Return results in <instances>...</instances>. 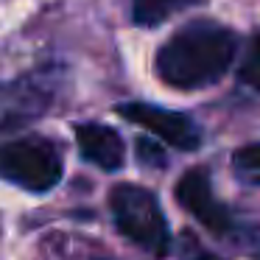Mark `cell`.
Returning <instances> with one entry per match:
<instances>
[{"mask_svg":"<svg viewBox=\"0 0 260 260\" xmlns=\"http://www.w3.org/2000/svg\"><path fill=\"white\" fill-rule=\"evenodd\" d=\"M232 171L241 182L260 187V143H249L241 146L232 154Z\"/></svg>","mask_w":260,"mask_h":260,"instance_id":"ba28073f","label":"cell"},{"mask_svg":"<svg viewBox=\"0 0 260 260\" xmlns=\"http://www.w3.org/2000/svg\"><path fill=\"white\" fill-rule=\"evenodd\" d=\"M137 157H140V162H146V165H165V151L159 148L157 140L140 137V140H137Z\"/></svg>","mask_w":260,"mask_h":260,"instance_id":"30bf717a","label":"cell"},{"mask_svg":"<svg viewBox=\"0 0 260 260\" xmlns=\"http://www.w3.org/2000/svg\"><path fill=\"white\" fill-rule=\"evenodd\" d=\"M238 53V37L224 25L196 20L187 23L157 51L154 73L176 90H202L230 70Z\"/></svg>","mask_w":260,"mask_h":260,"instance_id":"6da1fadb","label":"cell"},{"mask_svg":"<svg viewBox=\"0 0 260 260\" xmlns=\"http://www.w3.org/2000/svg\"><path fill=\"white\" fill-rule=\"evenodd\" d=\"M0 179L28 193H48L62 182V154L48 137L28 135L0 146Z\"/></svg>","mask_w":260,"mask_h":260,"instance_id":"3957f363","label":"cell"},{"mask_svg":"<svg viewBox=\"0 0 260 260\" xmlns=\"http://www.w3.org/2000/svg\"><path fill=\"white\" fill-rule=\"evenodd\" d=\"M76 143L87 162L98 165L101 171H120L126 162V146L115 129L104 123H79Z\"/></svg>","mask_w":260,"mask_h":260,"instance_id":"8992f818","label":"cell"},{"mask_svg":"<svg viewBox=\"0 0 260 260\" xmlns=\"http://www.w3.org/2000/svg\"><path fill=\"white\" fill-rule=\"evenodd\" d=\"M196 260H218V257H213V254H204V252H202V254H199Z\"/></svg>","mask_w":260,"mask_h":260,"instance_id":"8fae6325","label":"cell"},{"mask_svg":"<svg viewBox=\"0 0 260 260\" xmlns=\"http://www.w3.org/2000/svg\"><path fill=\"white\" fill-rule=\"evenodd\" d=\"M176 202L187 210L202 226H207L215 235L232 232V215L218 199L213 196L210 174L204 168H190L179 182H176Z\"/></svg>","mask_w":260,"mask_h":260,"instance_id":"5b68a950","label":"cell"},{"mask_svg":"<svg viewBox=\"0 0 260 260\" xmlns=\"http://www.w3.org/2000/svg\"><path fill=\"white\" fill-rule=\"evenodd\" d=\"M118 115L135 126H143L157 140L168 143V146L179 148V151H196L202 146L199 126L187 115L174 112V109H162V107L143 104V101H126L118 107Z\"/></svg>","mask_w":260,"mask_h":260,"instance_id":"277c9868","label":"cell"},{"mask_svg":"<svg viewBox=\"0 0 260 260\" xmlns=\"http://www.w3.org/2000/svg\"><path fill=\"white\" fill-rule=\"evenodd\" d=\"M109 207H112L115 226L123 238H129L143 252L157 254V257H162L168 252L171 243L168 221L162 215L157 196L148 187L120 182L109 190Z\"/></svg>","mask_w":260,"mask_h":260,"instance_id":"7a4b0ae2","label":"cell"},{"mask_svg":"<svg viewBox=\"0 0 260 260\" xmlns=\"http://www.w3.org/2000/svg\"><path fill=\"white\" fill-rule=\"evenodd\" d=\"M199 0H135L132 3V20L137 25H157L168 20L171 14L193 6Z\"/></svg>","mask_w":260,"mask_h":260,"instance_id":"52a82bcc","label":"cell"},{"mask_svg":"<svg viewBox=\"0 0 260 260\" xmlns=\"http://www.w3.org/2000/svg\"><path fill=\"white\" fill-rule=\"evenodd\" d=\"M238 79L260 92V37L249 45V53H246V59H243L241 70H238Z\"/></svg>","mask_w":260,"mask_h":260,"instance_id":"9c48e42d","label":"cell"}]
</instances>
